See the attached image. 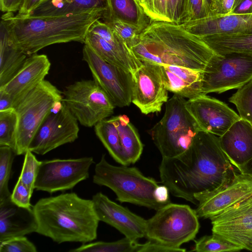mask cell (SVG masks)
<instances>
[{
    "mask_svg": "<svg viewBox=\"0 0 252 252\" xmlns=\"http://www.w3.org/2000/svg\"><path fill=\"white\" fill-rule=\"evenodd\" d=\"M63 94V101L78 123L87 127L106 119L116 107L94 79L75 81L65 87Z\"/></svg>",
    "mask_w": 252,
    "mask_h": 252,
    "instance_id": "9",
    "label": "cell"
},
{
    "mask_svg": "<svg viewBox=\"0 0 252 252\" xmlns=\"http://www.w3.org/2000/svg\"><path fill=\"white\" fill-rule=\"evenodd\" d=\"M82 60L86 62L93 79L106 93L116 107H124L132 103L133 74L110 64L84 44Z\"/></svg>",
    "mask_w": 252,
    "mask_h": 252,
    "instance_id": "11",
    "label": "cell"
},
{
    "mask_svg": "<svg viewBox=\"0 0 252 252\" xmlns=\"http://www.w3.org/2000/svg\"><path fill=\"white\" fill-rule=\"evenodd\" d=\"M51 65L46 55L36 53L28 56L17 73L0 87L10 97L13 108L45 80Z\"/></svg>",
    "mask_w": 252,
    "mask_h": 252,
    "instance_id": "19",
    "label": "cell"
},
{
    "mask_svg": "<svg viewBox=\"0 0 252 252\" xmlns=\"http://www.w3.org/2000/svg\"><path fill=\"white\" fill-rule=\"evenodd\" d=\"M251 251H252V249H251Z\"/></svg>",
    "mask_w": 252,
    "mask_h": 252,
    "instance_id": "53",
    "label": "cell"
},
{
    "mask_svg": "<svg viewBox=\"0 0 252 252\" xmlns=\"http://www.w3.org/2000/svg\"><path fill=\"white\" fill-rule=\"evenodd\" d=\"M185 6V0H168V14L170 22L182 24Z\"/></svg>",
    "mask_w": 252,
    "mask_h": 252,
    "instance_id": "44",
    "label": "cell"
},
{
    "mask_svg": "<svg viewBox=\"0 0 252 252\" xmlns=\"http://www.w3.org/2000/svg\"><path fill=\"white\" fill-rule=\"evenodd\" d=\"M93 182L112 190L120 202H127L158 210L164 206L155 198L158 186L153 178L144 176L136 167L116 166L109 163L102 155L94 168Z\"/></svg>",
    "mask_w": 252,
    "mask_h": 252,
    "instance_id": "5",
    "label": "cell"
},
{
    "mask_svg": "<svg viewBox=\"0 0 252 252\" xmlns=\"http://www.w3.org/2000/svg\"><path fill=\"white\" fill-rule=\"evenodd\" d=\"M186 101L174 94L165 103L162 118L150 130L153 141L162 158H174L182 154L202 131L187 109Z\"/></svg>",
    "mask_w": 252,
    "mask_h": 252,
    "instance_id": "6",
    "label": "cell"
},
{
    "mask_svg": "<svg viewBox=\"0 0 252 252\" xmlns=\"http://www.w3.org/2000/svg\"><path fill=\"white\" fill-rule=\"evenodd\" d=\"M106 10V0H41L27 15L65 16Z\"/></svg>",
    "mask_w": 252,
    "mask_h": 252,
    "instance_id": "25",
    "label": "cell"
},
{
    "mask_svg": "<svg viewBox=\"0 0 252 252\" xmlns=\"http://www.w3.org/2000/svg\"><path fill=\"white\" fill-rule=\"evenodd\" d=\"M25 0H0V10L4 13L18 12Z\"/></svg>",
    "mask_w": 252,
    "mask_h": 252,
    "instance_id": "46",
    "label": "cell"
},
{
    "mask_svg": "<svg viewBox=\"0 0 252 252\" xmlns=\"http://www.w3.org/2000/svg\"><path fill=\"white\" fill-rule=\"evenodd\" d=\"M199 37L220 34H252V13L244 15L210 16L182 24Z\"/></svg>",
    "mask_w": 252,
    "mask_h": 252,
    "instance_id": "20",
    "label": "cell"
},
{
    "mask_svg": "<svg viewBox=\"0 0 252 252\" xmlns=\"http://www.w3.org/2000/svg\"><path fill=\"white\" fill-rule=\"evenodd\" d=\"M200 38L218 55L236 53L252 56V34L213 35Z\"/></svg>",
    "mask_w": 252,
    "mask_h": 252,
    "instance_id": "28",
    "label": "cell"
},
{
    "mask_svg": "<svg viewBox=\"0 0 252 252\" xmlns=\"http://www.w3.org/2000/svg\"><path fill=\"white\" fill-rule=\"evenodd\" d=\"M168 91L188 99L202 94L203 72L176 65H160Z\"/></svg>",
    "mask_w": 252,
    "mask_h": 252,
    "instance_id": "23",
    "label": "cell"
},
{
    "mask_svg": "<svg viewBox=\"0 0 252 252\" xmlns=\"http://www.w3.org/2000/svg\"><path fill=\"white\" fill-rule=\"evenodd\" d=\"M252 194V176L238 172L217 189L194 195L198 218L210 219Z\"/></svg>",
    "mask_w": 252,
    "mask_h": 252,
    "instance_id": "16",
    "label": "cell"
},
{
    "mask_svg": "<svg viewBox=\"0 0 252 252\" xmlns=\"http://www.w3.org/2000/svg\"><path fill=\"white\" fill-rule=\"evenodd\" d=\"M194 242L195 247L193 251L197 252H236L243 250L241 247L214 234L204 236Z\"/></svg>",
    "mask_w": 252,
    "mask_h": 252,
    "instance_id": "35",
    "label": "cell"
},
{
    "mask_svg": "<svg viewBox=\"0 0 252 252\" xmlns=\"http://www.w3.org/2000/svg\"><path fill=\"white\" fill-rule=\"evenodd\" d=\"M195 210L187 205L170 203L147 220L145 237L174 248L194 240L199 229Z\"/></svg>",
    "mask_w": 252,
    "mask_h": 252,
    "instance_id": "7",
    "label": "cell"
},
{
    "mask_svg": "<svg viewBox=\"0 0 252 252\" xmlns=\"http://www.w3.org/2000/svg\"><path fill=\"white\" fill-rule=\"evenodd\" d=\"M40 1L41 0H25L17 14L21 15H28Z\"/></svg>",
    "mask_w": 252,
    "mask_h": 252,
    "instance_id": "49",
    "label": "cell"
},
{
    "mask_svg": "<svg viewBox=\"0 0 252 252\" xmlns=\"http://www.w3.org/2000/svg\"><path fill=\"white\" fill-rule=\"evenodd\" d=\"M15 152L11 148L0 146V202L10 198L8 183L12 171Z\"/></svg>",
    "mask_w": 252,
    "mask_h": 252,
    "instance_id": "32",
    "label": "cell"
},
{
    "mask_svg": "<svg viewBox=\"0 0 252 252\" xmlns=\"http://www.w3.org/2000/svg\"><path fill=\"white\" fill-rule=\"evenodd\" d=\"M141 62L140 66L133 74L132 103L145 115L160 112L168 98L160 65Z\"/></svg>",
    "mask_w": 252,
    "mask_h": 252,
    "instance_id": "15",
    "label": "cell"
},
{
    "mask_svg": "<svg viewBox=\"0 0 252 252\" xmlns=\"http://www.w3.org/2000/svg\"><path fill=\"white\" fill-rule=\"evenodd\" d=\"M117 127L125 158L129 165L140 158L143 145L134 126L126 115L112 117Z\"/></svg>",
    "mask_w": 252,
    "mask_h": 252,
    "instance_id": "29",
    "label": "cell"
},
{
    "mask_svg": "<svg viewBox=\"0 0 252 252\" xmlns=\"http://www.w3.org/2000/svg\"><path fill=\"white\" fill-rule=\"evenodd\" d=\"M28 56L16 47L5 22L0 26V87L8 83L23 66Z\"/></svg>",
    "mask_w": 252,
    "mask_h": 252,
    "instance_id": "26",
    "label": "cell"
},
{
    "mask_svg": "<svg viewBox=\"0 0 252 252\" xmlns=\"http://www.w3.org/2000/svg\"><path fill=\"white\" fill-rule=\"evenodd\" d=\"M17 116L14 108L0 111V146L11 148L15 151Z\"/></svg>",
    "mask_w": 252,
    "mask_h": 252,
    "instance_id": "33",
    "label": "cell"
},
{
    "mask_svg": "<svg viewBox=\"0 0 252 252\" xmlns=\"http://www.w3.org/2000/svg\"><path fill=\"white\" fill-rule=\"evenodd\" d=\"M89 31L112 45L119 47L126 45L120 35L108 25L99 20L95 21L90 27Z\"/></svg>",
    "mask_w": 252,
    "mask_h": 252,
    "instance_id": "40",
    "label": "cell"
},
{
    "mask_svg": "<svg viewBox=\"0 0 252 252\" xmlns=\"http://www.w3.org/2000/svg\"><path fill=\"white\" fill-rule=\"evenodd\" d=\"M106 10L102 17L104 22L119 19L137 27L142 32L152 22L137 0H106Z\"/></svg>",
    "mask_w": 252,
    "mask_h": 252,
    "instance_id": "27",
    "label": "cell"
},
{
    "mask_svg": "<svg viewBox=\"0 0 252 252\" xmlns=\"http://www.w3.org/2000/svg\"><path fill=\"white\" fill-rule=\"evenodd\" d=\"M13 108L11 100L9 95L0 90V111Z\"/></svg>",
    "mask_w": 252,
    "mask_h": 252,
    "instance_id": "50",
    "label": "cell"
},
{
    "mask_svg": "<svg viewBox=\"0 0 252 252\" xmlns=\"http://www.w3.org/2000/svg\"><path fill=\"white\" fill-rule=\"evenodd\" d=\"M78 122L63 101L59 109L52 108L32 138L28 150L39 155L66 144L79 136Z\"/></svg>",
    "mask_w": 252,
    "mask_h": 252,
    "instance_id": "13",
    "label": "cell"
},
{
    "mask_svg": "<svg viewBox=\"0 0 252 252\" xmlns=\"http://www.w3.org/2000/svg\"><path fill=\"white\" fill-rule=\"evenodd\" d=\"M210 16L211 9L209 0H185L182 24Z\"/></svg>",
    "mask_w": 252,
    "mask_h": 252,
    "instance_id": "39",
    "label": "cell"
},
{
    "mask_svg": "<svg viewBox=\"0 0 252 252\" xmlns=\"http://www.w3.org/2000/svg\"><path fill=\"white\" fill-rule=\"evenodd\" d=\"M36 229L32 206L19 207L11 198L0 202V242L36 232Z\"/></svg>",
    "mask_w": 252,
    "mask_h": 252,
    "instance_id": "21",
    "label": "cell"
},
{
    "mask_svg": "<svg viewBox=\"0 0 252 252\" xmlns=\"http://www.w3.org/2000/svg\"><path fill=\"white\" fill-rule=\"evenodd\" d=\"M139 4L152 22H170L168 0H142Z\"/></svg>",
    "mask_w": 252,
    "mask_h": 252,
    "instance_id": "37",
    "label": "cell"
},
{
    "mask_svg": "<svg viewBox=\"0 0 252 252\" xmlns=\"http://www.w3.org/2000/svg\"><path fill=\"white\" fill-rule=\"evenodd\" d=\"M220 146L238 169L252 158V125L240 119L221 136Z\"/></svg>",
    "mask_w": 252,
    "mask_h": 252,
    "instance_id": "22",
    "label": "cell"
},
{
    "mask_svg": "<svg viewBox=\"0 0 252 252\" xmlns=\"http://www.w3.org/2000/svg\"><path fill=\"white\" fill-rule=\"evenodd\" d=\"M186 251V249L181 248L169 247L151 240H149L145 243L141 244L140 249V252H185Z\"/></svg>",
    "mask_w": 252,
    "mask_h": 252,
    "instance_id": "45",
    "label": "cell"
},
{
    "mask_svg": "<svg viewBox=\"0 0 252 252\" xmlns=\"http://www.w3.org/2000/svg\"><path fill=\"white\" fill-rule=\"evenodd\" d=\"M32 193L33 191L18 179L11 193V200L19 207H32V206L30 203V199Z\"/></svg>",
    "mask_w": 252,
    "mask_h": 252,
    "instance_id": "42",
    "label": "cell"
},
{
    "mask_svg": "<svg viewBox=\"0 0 252 252\" xmlns=\"http://www.w3.org/2000/svg\"><path fill=\"white\" fill-rule=\"evenodd\" d=\"M131 50L141 61L201 71L217 54L182 24L167 22H152L141 32L139 42Z\"/></svg>",
    "mask_w": 252,
    "mask_h": 252,
    "instance_id": "2",
    "label": "cell"
},
{
    "mask_svg": "<svg viewBox=\"0 0 252 252\" xmlns=\"http://www.w3.org/2000/svg\"><path fill=\"white\" fill-rule=\"evenodd\" d=\"M91 157L41 161L34 189L53 193L72 189L89 177Z\"/></svg>",
    "mask_w": 252,
    "mask_h": 252,
    "instance_id": "12",
    "label": "cell"
},
{
    "mask_svg": "<svg viewBox=\"0 0 252 252\" xmlns=\"http://www.w3.org/2000/svg\"><path fill=\"white\" fill-rule=\"evenodd\" d=\"M252 79V56L236 53L216 55L203 72L202 95L238 89Z\"/></svg>",
    "mask_w": 252,
    "mask_h": 252,
    "instance_id": "10",
    "label": "cell"
},
{
    "mask_svg": "<svg viewBox=\"0 0 252 252\" xmlns=\"http://www.w3.org/2000/svg\"><path fill=\"white\" fill-rule=\"evenodd\" d=\"M169 190L165 185L159 186L156 188L154 196L156 200L161 204L165 206L170 203Z\"/></svg>",
    "mask_w": 252,
    "mask_h": 252,
    "instance_id": "47",
    "label": "cell"
},
{
    "mask_svg": "<svg viewBox=\"0 0 252 252\" xmlns=\"http://www.w3.org/2000/svg\"><path fill=\"white\" fill-rule=\"evenodd\" d=\"M94 132L110 155L121 165L129 166L124 155L117 127L112 119H105L94 126Z\"/></svg>",
    "mask_w": 252,
    "mask_h": 252,
    "instance_id": "30",
    "label": "cell"
},
{
    "mask_svg": "<svg viewBox=\"0 0 252 252\" xmlns=\"http://www.w3.org/2000/svg\"><path fill=\"white\" fill-rule=\"evenodd\" d=\"M84 44L89 45L107 63L121 67L133 74L142 62L135 56L126 45L119 47L111 44L88 30Z\"/></svg>",
    "mask_w": 252,
    "mask_h": 252,
    "instance_id": "24",
    "label": "cell"
},
{
    "mask_svg": "<svg viewBox=\"0 0 252 252\" xmlns=\"http://www.w3.org/2000/svg\"><path fill=\"white\" fill-rule=\"evenodd\" d=\"M63 99V92L44 80L14 108L17 116L15 148L17 156L26 154L46 117Z\"/></svg>",
    "mask_w": 252,
    "mask_h": 252,
    "instance_id": "8",
    "label": "cell"
},
{
    "mask_svg": "<svg viewBox=\"0 0 252 252\" xmlns=\"http://www.w3.org/2000/svg\"><path fill=\"white\" fill-rule=\"evenodd\" d=\"M186 106L202 131L219 137L241 119L226 103L206 95L188 99Z\"/></svg>",
    "mask_w": 252,
    "mask_h": 252,
    "instance_id": "17",
    "label": "cell"
},
{
    "mask_svg": "<svg viewBox=\"0 0 252 252\" xmlns=\"http://www.w3.org/2000/svg\"><path fill=\"white\" fill-rule=\"evenodd\" d=\"M36 233L58 244L89 243L97 238L99 220L92 199L75 192L42 198L32 206Z\"/></svg>",
    "mask_w": 252,
    "mask_h": 252,
    "instance_id": "3",
    "label": "cell"
},
{
    "mask_svg": "<svg viewBox=\"0 0 252 252\" xmlns=\"http://www.w3.org/2000/svg\"><path fill=\"white\" fill-rule=\"evenodd\" d=\"M252 13V0H243L235 9L232 15H244Z\"/></svg>",
    "mask_w": 252,
    "mask_h": 252,
    "instance_id": "48",
    "label": "cell"
},
{
    "mask_svg": "<svg viewBox=\"0 0 252 252\" xmlns=\"http://www.w3.org/2000/svg\"><path fill=\"white\" fill-rule=\"evenodd\" d=\"M243 0H209L211 16L232 15Z\"/></svg>",
    "mask_w": 252,
    "mask_h": 252,
    "instance_id": "43",
    "label": "cell"
},
{
    "mask_svg": "<svg viewBox=\"0 0 252 252\" xmlns=\"http://www.w3.org/2000/svg\"><path fill=\"white\" fill-rule=\"evenodd\" d=\"M94 208L99 220L114 227L125 237L137 241L145 237L147 220L99 192L93 196Z\"/></svg>",
    "mask_w": 252,
    "mask_h": 252,
    "instance_id": "18",
    "label": "cell"
},
{
    "mask_svg": "<svg viewBox=\"0 0 252 252\" xmlns=\"http://www.w3.org/2000/svg\"><path fill=\"white\" fill-rule=\"evenodd\" d=\"M238 169L240 172L252 176V158Z\"/></svg>",
    "mask_w": 252,
    "mask_h": 252,
    "instance_id": "51",
    "label": "cell"
},
{
    "mask_svg": "<svg viewBox=\"0 0 252 252\" xmlns=\"http://www.w3.org/2000/svg\"><path fill=\"white\" fill-rule=\"evenodd\" d=\"M105 10L58 16L32 17L4 13L6 23L17 48L28 56L51 45L85 43L91 25L102 18Z\"/></svg>",
    "mask_w": 252,
    "mask_h": 252,
    "instance_id": "4",
    "label": "cell"
},
{
    "mask_svg": "<svg viewBox=\"0 0 252 252\" xmlns=\"http://www.w3.org/2000/svg\"><path fill=\"white\" fill-rule=\"evenodd\" d=\"M33 153L28 150L25 154L22 171L19 177L32 191L34 189V184L41 163Z\"/></svg>",
    "mask_w": 252,
    "mask_h": 252,
    "instance_id": "38",
    "label": "cell"
},
{
    "mask_svg": "<svg viewBox=\"0 0 252 252\" xmlns=\"http://www.w3.org/2000/svg\"><path fill=\"white\" fill-rule=\"evenodd\" d=\"M212 234L243 249L252 248V194L210 219Z\"/></svg>",
    "mask_w": 252,
    "mask_h": 252,
    "instance_id": "14",
    "label": "cell"
},
{
    "mask_svg": "<svg viewBox=\"0 0 252 252\" xmlns=\"http://www.w3.org/2000/svg\"><path fill=\"white\" fill-rule=\"evenodd\" d=\"M159 171L173 196L197 205L195 194L217 189L240 171L222 149L219 137L200 131L182 154L162 158Z\"/></svg>",
    "mask_w": 252,
    "mask_h": 252,
    "instance_id": "1",
    "label": "cell"
},
{
    "mask_svg": "<svg viewBox=\"0 0 252 252\" xmlns=\"http://www.w3.org/2000/svg\"><path fill=\"white\" fill-rule=\"evenodd\" d=\"M0 252H37L34 244L25 236L12 238L0 242Z\"/></svg>",
    "mask_w": 252,
    "mask_h": 252,
    "instance_id": "41",
    "label": "cell"
},
{
    "mask_svg": "<svg viewBox=\"0 0 252 252\" xmlns=\"http://www.w3.org/2000/svg\"><path fill=\"white\" fill-rule=\"evenodd\" d=\"M140 244L125 237L113 242L98 241L83 244L70 252H139Z\"/></svg>",
    "mask_w": 252,
    "mask_h": 252,
    "instance_id": "31",
    "label": "cell"
},
{
    "mask_svg": "<svg viewBox=\"0 0 252 252\" xmlns=\"http://www.w3.org/2000/svg\"></svg>",
    "mask_w": 252,
    "mask_h": 252,
    "instance_id": "54",
    "label": "cell"
},
{
    "mask_svg": "<svg viewBox=\"0 0 252 252\" xmlns=\"http://www.w3.org/2000/svg\"><path fill=\"white\" fill-rule=\"evenodd\" d=\"M105 23L120 35L130 49L139 42L141 32L137 27L119 19Z\"/></svg>",
    "mask_w": 252,
    "mask_h": 252,
    "instance_id": "36",
    "label": "cell"
},
{
    "mask_svg": "<svg viewBox=\"0 0 252 252\" xmlns=\"http://www.w3.org/2000/svg\"><path fill=\"white\" fill-rule=\"evenodd\" d=\"M228 100L235 105L240 118L252 125V79L237 89Z\"/></svg>",
    "mask_w": 252,
    "mask_h": 252,
    "instance_id": "34",
    "label": "cell"
},
{
    "mask_svg": "<svg viewBox=\"0 0 252 252\" xmlns=\"http://www.w3.org/2000/svg\"><path fill=\"white\" fill-rule=\"evenodd\" d=\"M137 0L138 1L139 3H140L142 1V0Z\"/></svg>",
    "mask_w": 252,
    "mask_h": 252,
    "instance_id": "52",
    "label": "cell"
}]
</instances>
